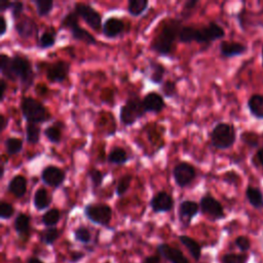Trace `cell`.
<instances>
[{
    "mask_svg": "<svg viewBox=\"0 0 263 263\" xmlns=\"http://www.w3.org/2000/svg\"><path fill=\"white\" fill-rule=\"evenodd\" d=\"M238 180H239V176L233 171L227 172L224 176V182H226L228 184H233V185L237 184Z\"/></svg>",
    "mask_w": 263,
    "mask_h": 263,
    "instance_id": "cell-47",
    "label": "cell"
},
{
    "mask_svg": "<svg viewBox=\"0 0 263 263\" xmlns=\"http://www.w3.org/2000/svg\"><path fill=\"white\" fill-rule=\"evenodd\" d=\"M4 148H5L7 155H9V156L15 155L22 151L23 141L18 138L9 137L4 141Z\"/></svg>",
    "mask_w": 263,
    "mask_h": 263,
    "instance_id": "cell-29",
    "label": "cell"
},
{
    "mask_svg": "<svg viewBox=\"0 0 263 263\" xmlns=\"http://www.w3.org/2000/svg\"><path fill=\"white\" fill-rule=\"evenodd\" d=\"M14 230L20 236H27L30 232V217L27 214L20 213L14 219Z\"/></svg>",
    "mask_w": 263,
    "mask_h": 263,
    "instance_id": "cell-28",
    "label": "cell"
},
{
    "mask_svg": "<svg viewBox=\"0 0 263 263\" xmlns=\"http://www.w3.org/2000/svg\"><path fill=\"white\" fill-rule=\"evenodd\" d=\"M4 163L3 162H1V170H0V178H3V176H4Z\"/></svg>",
    "mask_w": 263,
    "mask_h": 263,
    "instance_id": "cell-56",
    "label": "cell"
},
{
    "mask_svg": "<svg viewBox=\"0 0 263 263\" xmlns=\"http://www.w3.org/2000/svg\"><path fill=\"white\" fill-rule=\"evenodd\" d=\"M14 209L11 203L7 201H1L0 202V218L3 220L9 219L13 216Z\"/></svg>",
    "mask_w": 263,
    "mask_h": 263,
    "instance_id": "cell-42",
    "label": "cell"
},
{
    "mask_svg": "<svg viewBox=\"0 0 263 263\" xmlns=\"http://www.w3.org/2000/svg\"><path fill=\"white\" fill-rule=\"evenodd\" d=\"M7 191L16 198L23 197L27 192V179L22 175L12 177L7 185Z\"/></svg>",
    "mask_w": 263,
    "mask_h": 263,
    "instance_id": "cell-20",
    "label": "cell"
},
{
    "mask_svg": "<svg viewBox=\"0 0 263 263\" xmlns=\"http://www.w3.org/2000/svg\"><path fill=\"white\" fill-rule=\"evenodd\" d=\"M74 11L81 17L92 30L99 32L103 28L102 24V16L99 11H97L92 6L77 2L74 4Z\"/></svg>",
    "mask_w": 263,
    "mask_h": 263,
    "instance_id": "cell-8",
    "label": "cell"
},
{
    "mask_svg": "<svg viewBox=\"0 0 263 263\" xmlns=\"http://www.w3.org/2000/svg\"><path fill=\"white\" fill-rule=\"evenodd\" d=\"M256 157L258 159V161L263 165V146L261 148H259L257 150V153H256Z\"/></svg>",
    "mask_w": 263,
    "mask_h": 263,
    "instance_id": "cell-53",
    "label": "cell"
},
{
    "mask_svg": "<svg viewBox=\"0 0 263 263\" xmlns=\"http://www.w3.org/2000/svg\"><path fill=\"white\" fill-rule=\"evenodd\" d=\"M33 3L36 6V11L39 16H45L49 14L54 4L52 0H33Z\"/></svg>",
    "mask_w": 263,
    "mask_h": 263,
    "instance_id": "cell-34",
    "label": "cell"
},
{
    "mask_svg": "<svg viewBox=\"0 0 263 263\" xmlns=\"http://www.w3.org/2000/svg\"><path fill=\"white\" fill-rule=\"evenodd\" d=\"M6 82L3 78L0 79V101L2 102L4 100V96H5V91H6Z\"/></svg>",
    "mask_w": 263,
    "mask_h": 263,
    "instance_id": "cell-49",
    "label": "cell"
},
{
    "mask_svg": "<svg viewBox=\"0 0 263 263\" xmlns=\"http://www.w3.org/2000/svg\"><path fill=\"white\" fill-rule=\"evenodd\" d=\"M235 140L236 129L231 123L219 122L211 132V143L217 149H228L233 146Z\"/></svg>",
    "mask_w": 263,
    "mask_h": 263,
    "instance_id": "cell-5",
    "label": "cell"
},
{
    "mask_svg": "<svg viewBox=\"0 0 263 263\" xmlns=\"http://www.w3.org/2000/svg\"><path fill=\"white\" fill-rule=\"evenodd\" d=\"M124 27L125 25L122 20L111 16L104 22L102 31L107 38H115L124 31Z\"/></svg>",
    "mask_w": 263,
    "mask_h": 263,
    "instance_id": "cell-19",
    "label": "cell"
},
{
    "mask_svg": "<svg viewBox=\"0 0 263 263\" xmlns=\"http://www.w3.org/2000/svg\"><path fill=\"white\" fill-rule=\"evenodd\" d=\"M40 140V127L36 123H27L26 141L30 144H37Z\"/></svg>",
    "mask_w": 263,
    "mask_h": 263,
    "instance_id": "cell-32",
    "label": "cell"
},
{
    "mask_svg": "<svg viewBox=\"0 0 263 263\" xmlns=\"http://www.w3.org/2000/svg\"><path fill=\"white\" fill-rule=\"evenodd\" d=\"M199 204L193 200H183L180 202L178 208V214L180 221L182 223L188 225L190 224L191 220L198 214L199 212Z\"/></svg>",
    "mask_w": 263,
    "mask_h": 263,
    "instance_id": "cell-16",
    "label": "cell"
},
{
    "mask_svg": "<svg viewBox=\"0 0 263 263\" xmlns=\"http://www.w3.org/2000/svg\"><path fill=\"white\" fill-rule=\"evenodd\" d=\"M14 29L17 35L24 39L37 36L38 33V27L35 21L26 15H23L21 18L17 20Z\"/></svg>",
    "mask_w": 263,
    "mask_h": 263,
    "instance_id": "cell-14",
    "label": "cell"
},
{
    "mask_svg": "<svg viewBox=\"0 0 263 263\" xmlns=\"http://www.w3.org/2000/svg\"><path fill=\"white\" fill-rule=\"evenodd\" d=\"M61 219V212L60 210L53 208L45 212L41 218V221L43 225H45L47 228L48 227H53L54 225L58 224V222Z\"/></svg>",
    "mask_w": 263,
    "mask_h": 263,
    "instance_id": "cell-31",
    "label": "cell"
},
{
    "mask_svg": "<svg viewBox=\"0 0 263 263\" xmlns=\"http://www.w3.org/2000/svg\"><path fill=\"white\" fill-rule=\"evenodd\" d=\"M74 238L81 243H88L90 241L91 235L86 227L79 226L74 230Z\"/></svg>",
    "mask_w": 263,
    "mask_h": 263,
    "instance_id": "cell-39",
    "label": "cell"
},
{
    "mask_svg": "<svg viewBox=\"0 0 263 263\" xmlns=\"http://www.w3.org/2000/svg\"><path fill=\"white\" fill-rule=\"evenodd\" d=\"M60 235V231L55 228V227H48L47 229H45L41 235H40V240L41 242H43L44 245L47 246H51L53 245V242L58 239Z\"/></svg>",
    "mask_w": 263,
    "mask_h": 263,
    "instance_id": "cell-35",
    "label": "cell"
},
{
    "mask_svg": "<svg viewBox=\"0 0 263 263\" xmlns=\"http://www.w3.org/2000/svg\"><path fill=\"white\" fill-rule=\"evenodd\" d=\"M241 141L251 147H256L258 145V136L255 133L246 132L241 135Z\"/></svg>",
    "mask_w": 263,
    "mask_h": 263,
    "instance_id": "cell-43",
    "label": "cell"
},
{
    "mask_svg": "<svg viewBox=\"0 0 263 263\" xmlns=\"http://www.w3.org/2000/svg\"><path fill=\"white\" fill-rule=\"evenodd\" d=\"M173 177L176 184L181 187H187L192 183L196 177V171L194 166L186 161H181L173 168Z\"/></svg>",
    "mask_w": 263,
    "mask_h": 263,
    "instance_id": "cell-9",
    "label": "cell"
},
{
    "mask_svg": "<svg viewBox=\"0 0 263 263\" xmlns=\"http://www.w3.org/2000/svg\"><path fill=\"white\" fill-rule=\"evenodd\" d=\"M129 159L127 152L122 147H114L108 154L107 160L109 163L122 165L126 163Z\"/></svg>",
    "mask_w": 263,
    "mask_h": 263,
    "instance_id": "cell-27",
    "label": "cell"
},
{
    "mask_svg": "<svg viewBox=\"0 0 263 263\" xmlns=\"http://www.w3.org/2000/svg\"><path fill=\"white\" fill-rule=\"evenodd\" d=\"M81 257H83V254L82 253H78V252H75L72 256V261H78Z\"/></svg>",
    "mask_w": 263,
    "mask_h": 263,
    "instance_id": "cell-54",
    "label": "cell"
},
{
    "mask_svg": "<svg viewBox=\"0 0 263 263\" xmlns=\"http://www.w3.org/2000/svg\"><path fill=\"white\" fill-rule=\"evenodd\" d=\"M143 263H160V258L156 255H152V256H148L145 258Z\"/></svg>",
    "mask_w": 263,
    "mask_h": 263,
    "instance_id": "cell-50",
    "label": "cell"
},
{
    "mask_svg": "<svg viewBox=\"0 0 263 263\" xmlns=\"http://www.w3.org/2000/svg\"><path fill=\"white\" fill-rule=\"evenodd\" d=\"M179 240L186 247V249L189 251V253L191 254L195 261H198L200 259L201 247L196 240L187 235H180Z\"/></svg>",
    "mask_w": 263,
    "mask_h": 263,
    "instance_id": "cell-26",
    "label": "cell"
},
{
    "mask_svg": "<svg viewBox=\"0 0 263 263\" xmlns=\"http://www.w3.org/2000/svg\"><path fill=\"white\" fill-rule=\"evenodd\" d=\"M43 134H44L45 138H46L50 143L58 144V143H60L61 140H62V132H61V128L58 126L57 122H55L54 125L45 127Z\"/></svg>",
    "mask_w": 263,
    "mask_h": 263,
    "instance_id": "cell-33",
    "label": "cell"
},
{
    "mask_svg": "<svg viewBox=\"0 0 263 263\" xmlns=\"http://www.w3.org/2000/svg\"><path fill=\"white\" fill-rule=\"evenodd\" d=\"M11 5H12V2H10L8 0H1L0 1V11L4 12V11L10 9Z\"/></svg>",
    "mask_w": 263,
    "mask_h": 263,
    "instance_id": "cell-48",
    "label": "cell"
},
{
    "mask_svg": "<svg viewBox=\"0 0 263 263\" xmlns=\"http://www.w3.org/2000/svg\"><path fill=\"white\" fill-rule=\"evenodd\" d=\"M248 108L250 113L258 119H263V96L254 93L248 100Z\"/></svg>",
    "mask_w": 263,
    "mask_h": 263,
    "instance_id": "cell-23",
    "label": "cell"
},
{
    "mask_svg": "<svg viewBox=\"0 0 263 263\" xmlns=\"http://www.w3.org/2000/svg\"><path fill=\"white\" fill-rule=\"evenodd\" d=\"M146 114L142 100L138 97H129L119 109V120L125 125L129 126L136 123L140 118Z\"/></svg>",
    "mask_w": 263,
    "mask_h": 263,
    "instance_id": "cell-6",
    "label": "cell"
},
{
    "mask_svg": "<svg viewBox=\"0 0 263 263\" xmlns=\"http://www.w3.org/2000/svg\"><path fill=\"white\" fill-rule=\"evenodd\" d=\"M133 180V176L129 174L123 175L117 182L116 188H115V193L117 196H122L129 188L130 183Z\"/></svg>",
    "mask_w": 263,
    "mask_h": 263,
    "instance_id": "cell-37",
    "label": "cell"
},
{
    "mask_svg": "<svg viewBox=\"0 0 263 263\" xmlns=\"http://www.w3.org/2000/svg\"><path fill=\"white\" fill-rule=\"evenodd\" d=\"M21 111L28 123H43L51 118L44 105L32 97H24L21 101Z\"/></svg>",
    "mask_w": 263,
    "mask_h": 263,
    "instance_id": "cell-4",
    "label": "cell"
},
{
    "mask_svg": "<svg viewBox=\"0 0 263 263\" xmlns=\"http://www.w3.org/2000/svg\"><path fill=\"white\" fill-rule=\"evenodd\" d=\"M199 208L202 214L208 215L214 220H220L225 217L224 209L220 201H218L210 193H206L201 196L199 201Z\"/></svg>",
    "mask_w": 263,
    "mask_h": 263,
    "instance_id": "cell-10",
    "label": "cell"
},
{
    "mask_svg": "<svg viewBox=\"0 0 263 263\" xmlns=\"http://www.w3.org/2000/svg\"><path fill=\"white\" fill-rule=\"evenodd\" d=\"M50 203H51V197L48 194L47 190L43 187H39L35 191L34 197H33V204L35 209L38 211H42L47 209Z\"/></svg>",
    "mask_w": 263,
    "mask_h": 263,
    "instance_id": "cell-22",
    "label": "cell"
},
{
    "mask_svg": "<svg viewBox=\"0 0 263 263\" xmlns=\"http://www.w3.org/2000/svg\"><path fill=\"white\" fill-rule=\"evenodd\" d=\"M142 102L146 113H159L165 108V103L162 96L154 91L148 92L143 98Z\"/></svg>",
    "mask_w": 263,
    "mask_h": 263,
    "instance_id": "cell-17",
    "label": "cell"
},
{
    "mask_svg": "<svg viewBox=\"0 0 263 263\" xmlns=\"http://www.w3.org/2000/svg\"><path fill=\"white\" fill-rule=\"evenodd\" d=\"M70 64L66 61H57L46 68V78L49 82H63L68 78Z\"/></svg>",
    "mask_w": 263,
    "mask_h": 263,
    "instance_id": "cell-11",
    "label": "cell"
},
{
    "mask_svg": "<svg viewBox=\"0 0 263 263\" xmlns=\"http://www.w3.org/2000/svg\"><path fill=\"white\" fill-rule=\"evenodd\" d=\"M220 54L224 58H232L241 55L247 51V46L235 41H221L219 44Z\"/></svg>",
    "mask_w": 263,
    "mask_h": 263,
    "instance_id": "cell-18",
    "label": "cell"
},
{
    "mask_svg": "<svg viewBox=\"0 0 263 263\" xmlns=\"http://www.w3.org/2000/svg\"><path fill=\"white\" fill-rule=\"evenodd\" d=\"M147 0H129L127 3V11L132 16L141 15L148 7Z\"/></svg>",
    "mask_w": 263,
    "mask_h": 263,
    "instance_id": "cell-30",
    "label": "cell"
},
{
    "mask_svg": "<svg viewBox=\"0 0 263 263\" xmlns=\"http://www.w3.org/2000/svg\"><path fill=\"white\" fill-rule=\"evenodd\" d=\"M72 38H74L77 41H82L86 44H97L96 38L85 29L80 28L79 24L73 26L71 29H69Z\"/></svg>",
    "mask_w": 263,
    "mask_h": 263,
    "instance_id": "cell-24",
    "label": "cell"
},
{
    "mask_svg": "<svg viewBox=\"0 0 263 263\" xmlns=\"http://www.w3.org/2000/svg\"><path fill=\"white\" fill-rule=\"evenodd\" d=\"M28 263H43V262L41 260H39L38 258H36V257H32L28 260Z\"/></svg>",
    "mask_w": 263,
    "mask_h": 263,
    "instance_id": "cell-55",
    "label": "cell"
},
{
    "mask_svg": "<svg viewBox=\"0 0 263 263\" xmlns=\"http://www.w3.org/2000/svg\"><path fill=\"white\" fill-rule=\"evenodd\" d=\"M235 246L241 251V252H246L250 249L251 247V242H250V239L247 237V236H237L235 238Z\"/></svg>",
    "mask_w": 263,
    "mask_h": 263,
    "instance_id": "cell-46",
    "label": "cell"
},
{
    "mask_svg": "<svg viewBox=\"0 0 263 263\" xmlns=\"http://www.w3.org/2000/svg\"><path fill=\"white\" fill-rule=\"evenodd\" d=\"M246 196L253 208L255 209L263 208V194L259 188L249 185L246 189Z\"/></svg>",
    "mask_w": 263,
    "mask_h": 263,
    "instance_id": "cell-25",
    "label": "cell"
},
{
    "mask_svg": "<svg viewBox=\"0 0 263 263\" xmlns=\"http://www.w3.org/2000/svg\"><path fill=\"white\" fill-rule=\"evenodd\" d=\"M160 90L164 98L167 99H173L178 96V89H177V84L174 80H165L161 83Z\"/></svg>",
    "mask_w": 263,
    "mask_h": 263,
    "instance_id": "cell-36",
    "label": "cell"
},
{
    "mask_svg": "<svg viewBox=\"0 0 263 263\" xmlns=\"http://www.w3.org/2000/svg\"><path fill=\"white\" fill-rule=\"evenodd\" d=\"M148 66H149L148 79L154 84H161L163 82V77L165 73L164 66L153 60L149 61Z\"/></svg>",
    "mask_w": 263,
    "mask_h": 263,
    "instance_id": "cell-21",
    "label": "cell"
},
{
    "mask_svg": "<svg viewBox=\"0 0 263 263\" xmlns=\"http://www.w3.org/2000/svg\"><path fill=\"white\" fill-rule=\"evenodd\" d=\"M174 203V198L165 191L157 192L150 200V206L154 213L170 212L173 209Z\"/></svg>",
    "mask_w": 263,
    "mask_h": 263,
    "instance_id": "cell-13",
    "label": "cell"
},
{
    "mask_svg": "<svg viewBox=\"0 0 263 263\" xmlns=\"http://www.w3.org/2000/svg\"><path fill=\"white\" fill-rule=\"evenodd\" d=\"M157 253L166 259L170 263H189L185 255L178 249L167 243H159L156 248Z\"/></svg>",
    "mask_w": 263,
    "mask_h": 263,
    "instance_id": "cell-15",
    "label": "cell"
},
{
    "mask_svg": "<svg viewBox=\"0 0 263 263\" xmlns=\"http://www.w3.org/2000/svg\"><path fill=\"white\" fill-rule=\"evenodd\" d=\"M225 36L224 29L215 22L209 23L206 26L193 27L184 26L179 33V41L183 43H190L192 41L198 43L209 44L215 40L221 39Z\"/></svg>",
    "mask_w": 263,
    "mask_h": 263,
    "instance_id": "cell-3",
    "label": "cell"
},
{
    "mask_svg": "<svg viewBox=\"0 0 263 263\" xmlns=\"http://www.w3.org/2000/svg\"><path fill=\"white\" fill-rule=\"evenodd\" d=\"M83 212L90 222L101 226L109 225L112 218V210L105 203H87Z\"/></svg>",
    "mask_w": 263,
    "mask_h": 263,
    "instance_id": "cell-7",
    "label": "cell"
},
{
    "mask_svg": "<svg viewBox=\"0 0 263 263\" xmlns=\"http://www.w3.org/2000/svg\"><path fill=\"white\" fill-rule=\"evenodd\" d=\"M7 122H8V120H7V118L5 117V115L1 114V115H0V124H1L0 130H1V132H3V130L6 128V126H7Z\"/></svg>",
    "mask_w": 263,
    "mask_h": 263,
    "instance_id": "cell-52",
    "label": "cell"
},
{
    "mask_svg": "<svg viewBox=\"0 0 263 263\" xmlns=\"http://www.w3.org/2000/svg\"><path fill=\"white\" fill-rule=\"evenodd\" d=\"M0 71L6 79L11 81L20 80L26 87H29L34 80V73L30 61L20 54L8 57L5 53H1Z\"/></svg>",
    "mask_w": 263,
    "mask_h": 263,
    "instance_id": "cell-1",
    "label": "cell"
},
{
    "mask_svg": "<svg viewBox=\"0 0 263 263\" xmlns=\"http://www.w3.org/2000/svg\"><path fill=\"white\" fill-rule=\"evenodd\" d=\"M66 178V174L63 170L55 165H47L45 166L40 175L41 181L50 187L57 188L61 186Z\"/></svg>",
    "mask_w": 263,
    "mask_h": 263,
    "instance_id": "cell-12",
    "label": "cell"
},
{
    "mask_svg": "<svg viewBox=\"0 0 263 263\" xmlns=\"http://www.w3.org/2000/svg\"><path fill=\"white\" fill-rule=\"evenodd\" d=\"M248 257L242 254H225L222 257V263H246Z\"/></svg>",
    "mask_w": 263,
    "mask_h": 263,
    "instance_id": "cell-41",
    "label": "cell"
},
{
    "mask_svg": "<svg viewBox=\"0 0 263 263\" xmlns=\"http://www.w3.org/2000/svg\"><path fill=\"white\" fill-rule=\"evenodd\" d=\"M262 59H263V47H262Z\"/></svg>",
    "mask_w": 263,
    "mask_h": 263,
    "instance_id": "cell-57",
    "label": "cell"
},
{
    "mask_svg": "<svg viewBox=\"0 0 263 263\" xmlns=\"http://www.w3.org/2000/svg\"><path fill=\"white\" fill-rule=\"evenodd\" d=\"M55 44V34L52 32H44L38 42V47L41 49H46L52 47Z\"/></svg>",
    "mask_w": 263,
    "mask_h": 263,
    "instance_id": "cell-38",
    "label": "cell"
},
{
    "mask_svg": "<svg viewBox=\"0 0 263 263\" xmlns=\"http://www.w3.org/2000/svg\"><path fill=\"white\" fill-rule=\"evenodd\" d=\"M10 11H11V15L13 18H21L22 16V13L24 11V3L21 2V1H15V2H12V5H11V8H10Z\"/></svg>",
    "mask_w": 263,
    "mask_h": 263,
    "instance_id": "cell-45",
    "label": "cell"
},
{
    "mask_svg": "<svg viewBox=\"0 0 263 263\" xmlns=\"http://www.w3.org/2000/svg\"><path fill=\"white\" fill-rule=\"evenodd\" d=\"M182 27V21L179 18L165 21L151 42V49L160 55L171 54L176 40L179 39V33Z\"/></svg>",
    "mask_w": 263,
    "mask_h": 263,
    "instance_id": "cell-2",
    "label": "cell"
},
{
    "mask_svg": "<svg viewBox=\"0 0 263 263\" xmlns=\"http://www.w3.org/2000/svg\"><path fill=\"white\" fill-rule=\"evenodd\" d=\"M88 177L90 179L92 189H97L102 185L105 175L97 168H91V170L88 171Z\"/></svg>",
    "mask_w": 263,
    "mask_h": 263,
    "instance_id": "cell-40",
    "label": "cell"
},
{
    "mask_svg": "<svg viewBox=\"0 0 263 263\" xmlns=\"http://www.w3.org/2000/svg\"><path fill=\"white\" fill-rule=\"evenodd\" d=\"M197 5V1L196 0H188L184 3V6H183V10H182V16L184 18H188L190 17L192 11L194 10L195 6Z\"/></svg>",
    "mask_w": 263,
    "mask_h": 263,
    "instance_id": "cell-44",
    "label": "cell"
},
{
    "mask_svg": "<svg viewBox=\"0 0 263 263\" xmlns=\"http://www.w3.org/2000/svg\"><path fill=\"white\" fill-rule=\"evenodd\" d=\"M0 23H1V30H0V35L3 36L6 33L7 30V24H6V20L3 15L0 16Z\"/></svg>",
    "mask_w": 263,
    "mask_h": 263,
    "instance_id": "cell-51",
    "label": "cell"
}]
</instances>
